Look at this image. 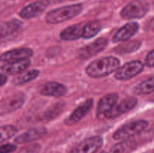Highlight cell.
Here are the masks:
<instances>
[{"label": "cell", "mask_w": 154, "mask_h": 153, "mask_svg": "<svg viewBox=\"0 0 154 153\" xmlns=\"http://www.w3.org/2000/svg\"><path fill=\"white\" fill-rule=\"evenodd\" d=\"M120 65L118 58L112 56L93 60L86 68V74L91 78H102L114 73Z\"/></svg>", "instance_id": "cell-1"}, {"label": "cell", "mask_w": 154, "mask_h": 153, "mask_svg": "<svg viewBox=\"0 0 154 153\" xmlns=\"http://www.w3.org/2000/svg\"><path fill=\"white\" fill-rule=\"evenodd\" d=\"M82 10L83 4L81 3L57 8L47 14L45 21L49 24L61 23L65 21L73 19L79 15Z\"/></svg>", "instance_id": "cell-2"}, {"label": "cell", "mask_w": 154, "mask_h": 153, "mask_svg": "<svg viewBox=\"0 0 154 153\" xmlns=\"http://www.w3.org/2000/svg\"><path fill=\"white\" fill-rule=\"evenodd\" d=\"M149 125L147 120L139 119L132 121L123 124L116 130L113 134V139L115 140H126L139 134L142 133Z\"/></svg>", "instance_id": "cell-3"}, {"label": "cell", "mask_w": 154, "mask_h": 153, "mask_svg": "<svg viewBox=\"0 0 154 153\" xmlns=\"http://www.w3.org/2000/svg\"><path fill=\"white\" fill-rule=\"evenodd\" d=\"M150 9V5L142 0H133L128 3L120 11V16L123 20L141 19L143 18Z\"/></svg>", "instance_id": "cell-4"}, {"label": "cell", "mask_w": 154, "mask_h": 153, "mask_svg": "<svg viewBox=\"0 0 154 153\" xmlns=\"http://www.w3.org/2000/svg\"><path fill=\"white\" fill-rule=\"evenodd\" d=\"M144 68V64L139 60L128 62L119 66L114 72V78L117 80L126 81L141 74Z\"/></svg>", "instance_id": "cell-5"}, {"label": "cell", "mask_w": 154, "mask_h": 153, "mask_svg": "<svg viewBox=\"0 0 154 153\" xmlns=\"http://www.w3.org/2000/svg\"><path fill=\"white\" fill-rule=\"evenodd\" d=\"M104 140L101 136L86 138L74 147L69 153H96L103 146Z\"/></svg>", "instance_id": "cell-6"}, {"label": "cell", "mask_w": 154, "mask_h": 153, "mask_svg": "<svg viewBox=\"0 0 154 153\" xmlns=\"http://www.w3.org/2000/svg\"><path fill=\"white\" fill-rule=\"evenodd\" d=\"M138 104V99L135 96H128L122 99L119 103H117L115 106L109 112L106 114L105 118L111 119L120 116L123 114L126 113L133 110Z\"/></svg>", "instance_id": "cell-7"}, {"label": "cell", "mask_w": 154, "mask_h": 153, "mask_svg": "<svg viewBox=\"0 0 154 153\" xmlns=\"http://www.w3.org/2000/svg\"><path fill=\"white\" fill-rule=\"evenodd\" d=\"M50 2L48 0H40L35 2L26 6L19 12V16L25 20H30L42 15L49 7Z\"/></svg>", "instance_id": "cell-8"}, {"label": "cell", "mask_w": 154, "mask_h": 153, "mask_svg": "<svg viewBox=\"0 0 154 153\" xmlns=\"http://www.w3.org/2000/svg\"><path fill=\"white\" fill-rule=\"evenodd\" d=\"M93 106V99H87L84 103L80 104L77 108H75L72 113L66 118L65 124L68 126H72L77 124L83 119L89 112L92 110Z\"/></svg>", "instance_id": "cell-9"}, {"label": "cell", "mask_w": 154, "mask_h": 153, "mask_svg": "<svg viewBox=\"0 0 154 153\" xmlns=\"http://www.w3.org/2000/svg\"><path fill=\"white\" fill-rule=\"evenodd\" d=\"M108 44V40L105 38H99L90 44L86 45L78 50V56L81 58L87 59L97 55L105 49Z\"/></svg>", "instance_id": "cell-10"}, {"label": "cell", "mask_w": 154, "mask_h": 153, "mask_svg": "<svg viewBox=\"0 0 154 153\" xmlns=\"http://www.w3.org/2000/svg\"><path fill=\"white\" fill-rule=\"evenodd\" d=\"M26 99V96L22 92L17 93L11 96L0 104V116L5 115L19 110L24 104Z\"/></svg>", "instance_id": "cell-11"}, {"label": "cell", "mask_w": 154, "mask_h": 153, "mask_svg": "<svg viewBox=\"0 0 154 153\" xmlns=\"http://www.w3.org/2000/svg\"><path fill=\"white\" fill-rule=\"evenodd\" d=\"M33 56V50L28 47H20L12 49L4 52L0 55V62H11L20 61L24 59H29Z\"/></svg>", "instance_id": "cell-12"}, {"label": "cell", "mask_w": 154, "mask_h": 153, "mask_svg": "<svg viewBox=\"0 0 154 153\" xmlns=\"http://www.w3.org/2000/svg\"><path fill=\"white\" fill-rule=\"evenodd\" d=\"M119 94L117 93H109L105 94L99 100L96 108V116L99 119L105 118V116L118 102Z\"/></svg>", "instance_id": "cell-13"}, {"label": "cell", "mask_w": 154, "mask_h": 153, "mask_svg": "<svg viewBox=\"0 0 154 153\" xmlns=\"http://www.w3.org/2000/svg\"><path fill=\"white\" fill-rule=\"evenodd\" d=\"M48 133V130L45 127H35L28 129L26 131L20 134L14 140L15 144H25L38 140L43 137Z\"/></svg>", "instance_id": "cell-14"}, {"label": "cell", "mask_w": 154, "mask_h": 153, "mask_svg": "<svg viewBox=\"0 0 154 153\" xmlns=\"http://www.w3.org/2000/svg\"><path fill=\"white\" fill-rule=\"evenodd\" d=\"M22 26V22L18 20H12L0 24V44L15 37Z\"/></svg>", "instance_id": "cell-15"}, {"label": "cell", "mask_w": 154, "mask_h": 153, "mask_svg": "<svg viewBox=\"0 0 154 153\" xmlns=\"http://www.w3.org/2000/svg\"><path fill=\"white\" fill-rule=\"evenodd\" d=\"M30 64V59L6 62L0 67V74L5 75L7 76L9 75L20 74L29 67Z\"/></svg>", "instance_id": "cell-16"}, {"label": "cell", "mask_w": 154, "mask_h": 153, "mask_svg": "<svg viewBox=\"0 0 154 153\" xmlns=\"http://www.w3.org/2000/svg\"><path fill=\"white\" fill-rule=\"evenodd\" d=\"M139 24L136 22H129L121 27L113 37L114 43L123 42L132 38L139 29Z\"/></svg>", "instance_id": "cell-17"}, {"label": "cell", "mask_w": 154, "mask_h": 153, "mask_svg": "<svg viewBox=\"0 0 154 153\" xmlns=\"http://www.w3.org/2000/svg\"><path fill=\"white\" fill-rule=\"evenodd\" d=\"M68 88L63 84L57 82H48L44 84L40 88V94L47 97L60 98L66 95Z\"/></svg>", "instance_id": "cell-18"}, {"label": "cell", "mask_w": 154, "mask_h": 153, "mask_svg": "<svg viewBox=\"0 0 154 153\" xmlns=\"http://www.w3.org/2000/svg\"><path fill=\"white\" fill-rule=\"evenodd\" d=\"M84 24L82 22L69 26L60 32V37L63 40L72 41L82 38V31Z\"/></svg>", "instance_id": "cell-19"}, {"label": "cell", "mask_w": 154, "mask_h": 153, "mask_svg": "<svg viewBox=\"0 0 154 153\" xmlns=\"http://www.w3.org/2000/svg\"><path fill=\"white\" fill-rule=\"evenodd\" d=\"M102 29V24L99 20H93L84 24L82 31V38L90 39L96 35Z\"/></svg>", "instance_id": "cell-20"}, {"label": "cell", "mask_w": 154, "mask_h": 153, "mask_svg": "<svg viewBox=\"0 0 154 153\" xmlns=\"http://www.w3.org/2000/svg\"><path fill=\"white\" fill-rule=\"evenodd\" d=\"M39 74H40V70L38 69H32L14 78L12 82L15 86L24 85L34 80L39 76Z\"/></svg>", "instance_id": "cell-21"}, {"label": "cell", "mask_w": 154, "mask_h": 153, "mask_svg": "<svg viewBox=\"0 0 154 153\" xmlns=\"http://www.w3.org/2000/svg\"><path fill=\"white\" fill-rule=\"evenodd\" d=\"M136 143L135 141L130 140V139L122 140L113 146L107 153H130L135 149Z\"/></svg>", "instance_id": "cell-22"}, {"label": "cell", "mask_w": 154, "mask_h": 153, "mask_svg": "<svg viewBox=\"0 0 154 153\" xmlns=\"http://www.w3.org/2000/svg\"><path fill=\"white\" fill-rule=\"evenodd\" d=\"M153 84V77L151 76L135 86L132 89V93L134 94H138V95L152 94L154 90Z\"/></svg>", "instance_id": "cell-23"}, {"label": "cell", "mask_w": 154, "mask_h": 153, "mask_svg": "<svg viewBox=\"0 0 154 153\" xmlns=\"http://www.w3.org/2000/svg\"><path fill=\"white\" fill-rule=\"evenodd\" d=\"M17 132V128L12 124L0 126V144L13 137Z\"/></svg>", "instance_id": "cell-24"}, {"label": "cell", "mask_w": 154, "mask_h": 153, "mask_svg": "<svg viewBox=\"0 0 154 153\" xmlns=\"http://www.w3.org/2000/svg\"><path fill=\"white\" fill-rule=\"evenodd\" d=\"M63 108V106H60V104H57V106H54L52 110L48 111V112H45L44 113L43 116L42 117L41 120H50L53 119L54 118L57 117L59 115V112L60 113L61 112V109Z\"/></svg>", "instance_id": "cell-25"}, {"label": "cell", "mask_w": 154, "mask_h": 153, "mask_svg": "<svg viewBox=\"0 0 154 153\" xmlns=\"http://www.w3.org/2000/svg\"><path fill=\"white\" fill-rule=\"evenodd\" d=\"M17 150V146L12 143H6L0 146V153H13Z\"/></svg>", "instance_id": "cell-26"}, {"label": "cell", "mask_w": 154, "mask_h": 153, "mask_svg": "<svg viewBox=\"0 0 154 153\" xmlns=\"http://www.w3.org/2000/svg\"><path fill=\"white\" fill-rule=\"evenodd\" d=\"M153 50H151L147 54L145 58V64L148 66L149 68H153Z\"/></svg>", "instance_id": "cell-27"}, {"label": "cell", "mask_w": 154, "mask_h": 153, "mask_svg": "<svg viewBox=\"0 0 154 153\" xmlns=\"http://www.w3.org/2000/svg\"><path fill=\"white\" fill-rule=\"evenodd\" d=\"M8 76L5 75L0 74V86H2L7 82Z\"/></svg>", "instance_id": "cell-28"}, {"label": "cell", "mask_w": 154, "mask_h": 153, "mask_svg": "<svg viewBox=\"0 0 154 153\" xmlns=\"http://www.w3.org/2000/svg\"><path fill=\"white\" fill-rule=\"evenodd\" d=\"M100 153H107V152H106L103 151V152H100Z\"/></svg>", "instance_id": "cell-29"}]
</instances>
